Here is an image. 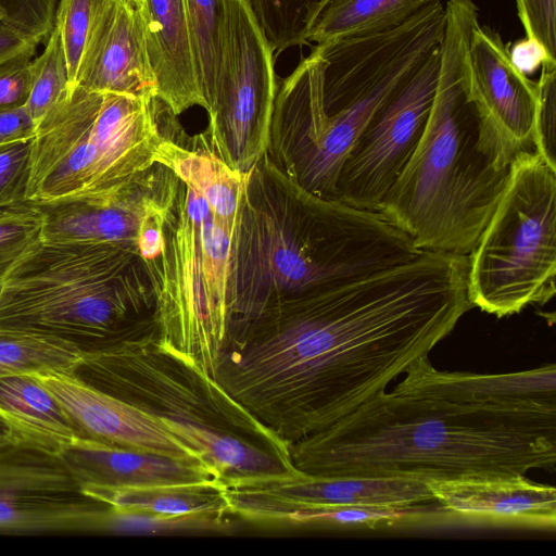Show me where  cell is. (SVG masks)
Returning <instances> with one entry per match:
<instances>
[{
    "mask_svg": "<svg viewBox=\"0 0 556 556\" xmlns=\"http://www.w3.org/2000/svg\"><path fill=\"white\" fill-rule=\"evenodd\" d=\"M231 514L262 506H410L433 503L427 482L303 472L225 483Z\"/></svg>",
    "mask_w": 556,
    "mask_h": 556,
    "instance_id": "2e32d148",
    "label": "cell"
},
{
    "mask_svg": "<svg viewBox=\"0 0 556 556\" xmlns=\"http://www.w3.org/2000/svg\"><path fill=\"white\" fill-rule=\"evenodd\" d=\"M40 204L24 200L0 205V281L43 242Z\"/></svg>",
    "mask_w": 556,
    "mask_h": 556,
    "instance_id": "1f68e13d",
    "label": "cell"
},
{
    "mask_svg": "<svg viewBox=\"0 0 556 556\" xmlns=\"http://www.w3.org/2000/svg\"><path fill=\"white\" fill-rule=\"evenodd\" d=\"M176 182L172 170L155 163L111 197L40 204L45 215L43 242L110 243L138 250L143 220L170 202Z\"/></svg>",
    "mask_w": 556,
    "mask_h": 556,
    "instance_id": "9a60e30c",
    "label": "cell"
},
{
    "mask_svg": "<svg viewBox=\"0 0 556 556\" xmlns=\"http://www.w3.org/2000/svg\"><path fill=\"white\" fill-rule=\"evenodd\" d=\"M75 86L89 90L156 97L137 7L103 0L94 16Z\"/></svg>",
    "mask_w": 556,
    "mask_h": 556,
    "instance_id": "ac0fdd59",
    "label": "cell"
},
{
    "mask_svg": "<svg viewBox=\"0 0 556 556\" xmlns=\"http://www.w3.org/2000/svg\"><path fill=\"white\" fill-rule=\"evenodd\" d=\"M237 517L255 525L309 528H377L453 518L437 502L410 506H262L242 510Z\"/></svg>",
    "mask_w": 556,
    "mask_h": 556,
    "instance_id": "cb8c5ba5",
    "label": "cell"
},
{
    "mask_svg": "<svg viewBox=\"0 0 556 556\" xmlns=\"http://www.w3.org/2000/svg\"><path fill=\"white\" fill-rule=\"evenodd\" d=\"M328 0H251L254 15L274 52L308 45L306 35Z\"/></svg>",
    "mask_w": 556,
    "mask_h": 556,
    "instance_id": "4dcf8cb0",
    "label": "cell"
},
{
    "mask_svg": "<svg viewBox=\"0 0 556 556\" xmlns=\"http://www.w3.org/2000/svg\"><path fill=\"white\" fill-rule=\"evenodd\" d=\"M36 53L0 63V112L25 106L30 90V64Z\"/></svg>",
    "mask_w": 556,
    "mask_h": 556,
    "instance_id": "74e56055",
    "label": "cell"
},
{
    "mask_svg": "<svg viewBox=\"0 0 556 556\" xmlns=\"http://www.w3.org/2000/svg\"><path fill=\"white\" fill-rule=\"evenodd\" d=\"M60 455L81 486L132 488L220 480L215 470L202 463L92 439L62 450Z\"/></svg>",
    "mask_w": 556,
    "mask_h": 556,
    "instance_id": "ffe728a7",
    "label": "cell"
},
{
    "mask_svg": "<svg viewBox=\"0 0 556 556\" xmlns=\"http://www.w3.org/2000/svg\"><path fill=\"white\" fill-rule=\"evenodd\" d=\"M202 104L208 109L223 59L226 0H184Z\"/></svg>",
    "mask_w": 556,
    "mask_h": 556,
    "instance_id": "83f0119b",
    "label": "cell"
},
{
    "mask_svg": "<svg viewBox=\"0 0 556 556\" xmlns=\"http://www.w3.org/2000/svg\"><path fill=\"white\" fill-rule=\"evenodd\" d=\"M508 52L515 67L527 76L545 63H556V58L552 56L545 46L533 37L526 36L516 41L508 47Z\"/></svg>",
    "mask_w": 556,
    "mask_h": 556,
    "instance_id": "ab89813d",
    "label": "cell"
},
{
    "mask_svg": "<svg viewBox=\"0 0 556 556\" xmlns=\"http://www.w3.org/2000/svg\"><path fill=\"white\" fill-rule=\"evenodd\" d=\"M85 351L59 337L0 324V378L76 370Z\"/></svg>",
    "mask_w": 556,
    "mask_h": 556,
    "instance_id": "4316f807",
    "label": "cell"
},
{
    "mask_svg": "<svg viewBox=\"0 0 556 556\" xmlns=\"http://www.w3.org/2000/svg\"><path fill=\"white\" fill-rule=\"evenodd\" d=\"M495 30L477 25L468 49V87L485 146L510 166L521 153L535 152L538 84L511 63Z\"/></svg>",
    "mask_w": 556,
    "mask_h": 556,
    "instance_id": "5bb4252c",
    "label": "cell"
},
{
    "mask_svg": "<svg viewBox=\"0 0 556 556\" xmlns=\"http://www.w3.org/2000/svg\"><path fill=\"white\" fill-rule=\"evenodd\" d=\"M91 497L117 508L161 515H232L220 480L132 488L83 486ZM233 516V515H232Z\"/></svg>",
    "mask_w": 556,
    "mask_h": 556,
    "instance_id": "d4e9b609",
    "label": "cell"
},
{
    "mask_svg": "<svg viewBox=\"0 0 556 556\" xmlns=\"http://www.w3.org/2000/svg\"><path fill=\"white\" fill-rule=\"evenodd\" d=\"M434 2L443 0H328L309 27L306 41L319 45L390 27Z\"/></svg>",
    "mask_w": 556,
    "mask_h": 556,
    "instance_id": "484cf974",
    "label": "cell"
},
{
    "mask_svg": "<svg viewBox=\"0 0 556 556\" xmlns=\"http://www.w3.org/2000/svg\"><path fill=\"white\" fill-rule=\"evenodd\" d=\"M291 462L319 477L457 481L556 467V397H497L416 361L331 426L289 444Z\"/></svg>",
    "mask_w": 556,
    "mask_h": 556,
    "instance_id": "7a4b0ae2",
    "label": "cell"
},
{
    "mask_svg": "<svg viewBox=\"0 0 556 556\" xmlns=\"http://www.w3.org/2000/svg\"><path fill=\"white\" fill-rule=\"evenodd\" d=\"M0 425L59 453L88 439L59 401L29 375L0 378Z\"/></svg>",
    "mask_w": 556,
    "mask_h": 556,
    "instance_id": "7402d4cb",
    "label": "cell"
},
{
    "mask_svg": "<svg viewBox=\"0 0 556 556\" xmlns=\"http://www.w3.org/2000/svg\"><path fill=\"white\" fill-rule=\"evenodd\" d=\"M277 88L274 50L251 0H226L222 65L197 150L215 154L236 170H252L269 143Z\"/></svg>",
    "mask_w": 556,
    "mask_h": 556,
    "instance_id": "8fae6325",
    "label": "cell"
},
{
    "mask_svg": "<svg viewBox=\"0 0 556 556\" xmlns=\"http://www.w3.org/2000/svg\"><path fill=\"white\" fill-rule=\"evenodd\" d=\"M534 122L535 152L556 169V63L541 66Z\"/></svg>",
    "mask_w": 556,
    "mask_h": 556,
    "instance_id": "836d02e7",
    "label": "cell"
},
{
    "mask_svg": "<svg viewBox=\"0 0 556 556\" xmlns=\"http://www.w3.org/2000/svg\"><path fill=\"white\" fill-rule=\"evenodd\" d=\"M137 249L42 244L1 281L0 324L46 332L85 352L157 329Z\"/></svg>",
    "mask_w": 556,
    "mask_h": 556,
    "instance_id": "8992f818",
    "label": "cell"
},
{
    "mask_svg": "<svg viewBox=\"0 0 556 556\" xmlns=\"http://www.w3.org/2000/svg\"><path fill=\"white\" fill-rule=\"evenodd\" d=\"M170 202L149 214L140 227L138 251L140 258L144 262L155 260L163 251V225Z\"/></svg>",
    "mask_w": 556,
    "mask_h": 556,
    "instance_id": "f35d334b",
    "label": "cell"
},
{
    "mask_svg": "<svg viewBox=\"0 0 556 556\" xmlns=\"http://www.w3.org/2000/svg\"><path fill=\"white\" fill-rule=\"evenodd\" d=\"M59 0H0L4 21L40 43L54 26Z\"/></svg>",
    "mask_w": 556,
    "mask_h": 556,
    "instance_id": "d590c367",
    "label": "cell"
},
{
    "mask_svg": "<svg viewBox=\"0 0 556 556\" xmlns=\"http://www.w3.org/2000/svg\"><path fill=\"white\" fill-rule=\"evenodd\" d=\"M437 87L413 154L379 213L419 251L468 256L506 187L504 165L481 137L469 96L468 49L479 22L473 0H447Z\"/></svg>",
    "mask_w": 556,
    "mask_h": 556,
    "instance_id": "277c9868",
    "label": "cell"
},
{
    "mask_svg": "<svg viewBox=\"0 0 556 556\" xmlns=\"http://www.w3.org/2000/svg\"><path fill=\"white\" fill-rule=\"evenodd\" d=\"M75 374L157 419L224 483L301 472L289 445L157 329L85 352Z\"/></svg>",
    "mask_w": 556,
    "mask_h": 556,
    "instance_id": "5b68a950",
    "label": "cell"
},
{
    "mask_svg": "<svg viewBox=\"0 0 556 556\" xmlns=\"http://www.w3.org/2000/svg\"><path fill=\"white\" fill-rule=\"evenodd\" d=\"M71 90L63 45L53 26L43 51L30 64V90L25 109L36 128L64 103Z\"/></svg>",
    "mask_w": 556,
    "mask_h": 556,
    "instance_id": "f546056e",
    "label": "cell"
},
{
    "mask_svg": "<svg viewBox=\"0 0 556 556\" xmlns=\"http://www.w3.org/2000/svg\"><path fill=\"white\" fill-rule=\"evenodd\" d=\"M103 0H59L54 27L58 30L66 59L71 89L74 88L80 59L94 16Z\"/></svg>",
    "mask_w": 556,
    "mask_h": 556,
    "instance_id": "d6a6232c",
    "label": "cell"
},
{
    "mask_svg": "<svg viewBox=\"0 0 556 556\" xmlns=\"http://www.w3.org/2000/svg\"><path fill=\"white\" fill-rule=\"evenodd\" d=\"M156 97L75 86L31 139L27 200L111 197L155 165Z\"/></svg>",
    "mask_w": 556,
    "mask_h": 556,
    "instance_id": "52a82bcc",
    "label": "cell"
},
{
    "mask_svg": "<svg viewBox=\"0 0 556 556\" xmlns=\"http://www.w3.org/2000/svg\"><path fill=\"white\" fill-rule=\"evenodd\" d=\"M29 376L59 401L88 439L205 464L157 419L89 384L74 370H49Z\"/></svg>",
    "mask_w": 556,
    "mask_h": 556,
    "instance_id": "e0dca14e",
    "label": "cell"
},
{
    "mask_svg": "<svg viewBox=\"0 0 556 556\" xmlns=\"http://www.w3.org/2000/svg\"><path fill=\"white\" fill-rule=\"evenodd\" d=\"M39 43L0 18V63L23 53H36Z\"/></svg>",
    "mask_w": 556,
    "mask_h": 556,
    "instance_id": "b9f144b4",
    "label": "cell"
},
{
    "mask_svg": "<svg viewBox=\"0 0 556 556\" xmlns=\"http://www.w3.org/2000/svg\"><path fill=\"white\" fill-rule=\"evenodd\" d=\"M319 46L278 83L265 164L291 186L337 200V180L354 142L412 77L394 64L359 61L323 91Z\"/></svg>",
    "mask_w": 556,
    "mask_h": 556,
    "instance_id": "ba28073f",
    "label": "cell"
},
{
    "mask_svg": "<svg viewBox=\"0 0 556 556\" xmlns=\"http://www.w3.org/2000/svg\"><path fill=\"white\" fill-rule=\"evenodd\" d=\"M555 276L556 169L536 152L521 153L468 255L469 300L497 318L510 316L552 300Z\"/></svg>",
    "mask_w": 556,
    "mask_h": 556,
    "instance_id": "30bf717a",
    "label": "cell"
},
{
    "mask_svg": "<svg viewBox=\"0 0 556 556\" xmlns=\"http://www.w3.org/2000/svg\"><path fill=\"white\" fill-rule=\"evenodd\" d=\"M434 501L453 517L553 531L556 490L527 476L427 481Z\"/></svg>",
    "mask_w": 556,
    "mask_h": 556,
    "instance_id": "d6986e66",
    "label": "cell"
},
{
    "mask_svg": "<svg viewBox=\"0 0 556 556\" xmlns=\"http://www.w3.org/2000/svg\"><path fill=\"white\" fill-rule=\"evenodd\" d=\"M472 307L468 257L420 251L270 302L227 337L215 380L289 445L387 390Z\"/></svg>",
    "mask_w": 556,
    "mask_h": 556,
    "instance_id": "6da1fadb",
    "label": "cell"
},
{
    "mask_svg": "<svg viewBox=\"0 0 556 556\" xmlns=\"http://www.w3.org/2000/svg\"><path fill=\"white\" fill-rule=\"evenodd\" d=\"M419 252L379 212L305 192L262 160L232 237L227 337L275 300L352 281Z\"/></svg>",
    "mask_w": 556,
    "mask_h": 556,
    "instance_id": "3957f363",
    "label": "cell"
},
{
    "mask_svg": "<svg viewBox=\"0 0 556 556\" xmlns=\"http://www.w3.org/2000/svg\"><path fill=\"white\" fill-rule=\"evenodd\" d=\"M0 291H1V281H0Z\"/></svg>",
    "mask_w": 556,
    "mask_h": 556,
    "instance_id": "ee69618b",
    "label": "cell"
},
{
    "mask_svg": "<svg viewBox=\"0 0 556 556\" xmlns=\"http://www.w3.org/2000/svg\"><path fill=\"white\" fill-rule=\"evenodd\" d=\"M232 515H161L108 506L99 515L94 533L127 535H165L225 533L233 529Z\"/></svg>",
    "mask_w": 556,
    "mask_h": 556,
    "instance_id": "f1b7e54d",
    "label": "cell"
},
{
    "mask_svg": "<svg viewBox=\"0 0 556 556\" xmlns=\"http://www.w3.org/2000/svg\"><path fill=\"white\" fill-rule=\"evenodd\" d=\"M154 161L203 198L213 214L235 233L252 170H236L211 152L190 149L165 137Z\"/></svg>",
    "mask_w": 556,
    "mask_h": 556,
    "instance_id": "603a6c76",
    "label": "cell"
},
{
    "mask_svg": "<svg viewBox=\"0 0 556 556\" xmlns=\"http://www.w3.org/2000/svg\"><path fill=\"white\" fill-rule=\"evenodd\" d=\"M516 8L527 37L540 40L556 58V0H516Z\"/></svg>",
    "mask_w": 556,
    "mask_h": 556,
    "instance_id": "8d00e7d4",
    "label": "cell"
},
{
    "mask_svg": "<svg viewBox=\"0 0 556 556\" xmlns=\"http://www.w3.org/2000/svg\"><path fill=\"white\" fill-rule=\"evenodd\" d=\"M439 50L386 102L354 142L337 180V200L379 212L425 129L437 87Z\"/></svg>",
    "mask_w": 556,
    "mask_h": 556,
    "instance_id": "4fadbf2b",
    "label": "cell"
},
{
    "mask_svg": "<svg viewBox=\"0 0 556 556\" xmlns=\"http://www.w3.org/2000/svg\"><path fill=\"white\" fill-rule=\"evenodd\" d=\"M31 139L0 144V205L27 200Z\"/></svg>",
    "mask_w": 556,
    "mask_h": 556,
    "instance_id": "e575fe53",
    "label": "cell"
},
{
    "mask_svg": "<svg viewBox=\"0 0 556 556\" xmlns=\"http://www.w3.org/2000/svg\"><path fill=\"white\" fill-rule=\"evenodd\" d=\"M109 505L91 497L59 452L0 431V533H94Z\"/></svg>",
    "mask_w": 556,
    "mask_h": 556,
    "instance_id": "7c38bea8",
    "label": "cell"
},
{
    "mask_svg": "<svg viewBox=\"0 0 556 556\" xmlns=\"http://www.w3.org/2000/svg\"><path fill=\"white\" fill-rule=\"evenodd\" d=\"M136 7L139 4L140 0H130Z\"/></svg>",
    "mask_w": 556,
    "mask_h": 556,
    "instance_id": "7bdbcfd3",
    "label": "cell"
},
{
    "mask_svg": "<svg viewBox=\"0 0 556 556\" xmlns=\"http://www.w3.org/2000/svg\"><path fill=\"white\" fill-rule=\"evenodd\" d=\"M36 126L25 106L0 112V144L34 137Z\"/></svg>",
    "mask_w": 556,
    "mask_h": 556,
    "instance_id": "60d3db41",
    "label": "cell"
},
{
    "mask_svg": "<svg viewBox=\"0 0 556 556\" xmlns=\"http://www.w3.org/2000/svg\"><path fill=\"white\" fill-rule=\"evenodd\" d=\"M159 257L143 261L160 341L215 379L230 323L231 229L177 179Z\"/></svg>",
    "mask_w": 556,
    "mask_h": 556,
    "instance_id": "9c48e42d",
    "label": "cell"
},
{
    "mask_svg": "<svg viewBox=\"0 0 556 556\" xmlns=\"http://www.w3.org/2000/svg\"><path fill=\"white\" fill-rule=\"evenodd\" d=\"M137 9L156 98L175 116L201 106L184 0H140Z\"/></svg>",
    "mask_w": 556,
    "mask_h": 556,
    "instance_id": "44dd1931",
    "label": "cell"
}]
</instances>
